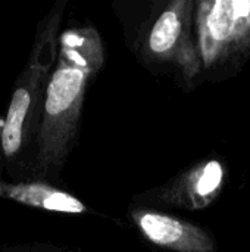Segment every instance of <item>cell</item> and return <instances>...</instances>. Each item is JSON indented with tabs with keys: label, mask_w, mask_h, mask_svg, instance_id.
I'll return each mask as SVG.
<instances>
[{
	"label": "cell",
	"mask_w": 250,
	"mask_h": 252,
	"mask_svg": "<svg viewBox=\"0 0 250 252\" xmlns=\"http://www.w3.org/2000/svg\"><path fill=\"white\" fill-rule=\"evenodd\" d=\"M103 62L105 46L94 27H74L60 34L29 162L34 180L44 182L57 176L65 165L77 140L88 83Z\"/></svg>",
	"instance_id": "cell-1"
},
{
	"label": "cell",
	"mask_w": 250,
	"mask_h": 252,
	"mask_svg": "<svg viewBox=\"0 0 250 252\" xmlns=\"http://www.w3.org/2000/svg\"><path fill=\"white\" fill-rule=\"evenodd\" d=\"M63 6L65 1H59L40 22L28 62L15 81L0 128V146L6 164L29 168L46 84L57 59Z\"/></svg>",
	"instance_id": "cell-2"
},
{
	"label": "cell",
	"mask_w": 250,
	"mask_h": 252,
	"mask_svg": "<svg viewBox=\"0 0 250 252\" xmlns=\"http://www.w3.org/2000/svg\"><path fill=\"white\" fill-rule=\"evenodd\" d=\"M194 28L203 69L249 55L250 0L196 1Z\"/></svg>",
	"instance_id": "cell-3"
},
{
	"label": "cell",
	"mask_w": 250,
	"mask_h": 252,
	"mask_svg": "<svg viewBox=\"0 0 250 252\" xmlns=\"http://www.w3.org/2000/svg\"><path fill=\"white\" fill-rule=\"evenodd\" d=\"M196 1H171L155 21L147 37L149 55L175 65L186 81L192 83L203 69L194 28Z\"/></svg>",
	"instance_id": "cell-4"
},
{
	"label": "cell",
	"mask_w": 250,
	"mask_h": 252,
	"mask_svg": "<svg viewBox=\"0 0 250 252\" xmlns=\"http://www.w3.org/2000/svg\"><path fill=\"white\" fill-rule=\"evenodd\" d=\"M131 219L141 235L156 247L174 252H215V239L202 227L158 211L134 210Z\"/></svg>",
	"instance_id": "cell-5"
},
{
	"label": "cell",
	"mask_w": 250,
	"mask_h": 252,
	"mask_svg": "<svg viewBox=\"0 0 250 252\" xmlns=\"http://www.w3.org/2000/svg\"><path fill=\"white\" fill-rule=\"evenodd\" d=\"M225 183V171L220 161H203L161 189L158 199L164 204L186 210H203L221 193Z\"/></svg>",
	"instance_id": "cell-6"
},
{
	"label": "cell",
	"mask_w": 250,
	"mask_h": 252,
	"mask_svg": "<svg viewBox=\"0 0 250 252\" xmlns=\"http://www.w3.org/2000/svg\"><path fill=\"white\" fill-rule=\"evenodd\" d=\"M0 198L50 213L84 214L87 211L78 198L38 180L6 183L0 179Z\"/></svg>",
	"instance_id": "cell-7"
}]
</instances>
